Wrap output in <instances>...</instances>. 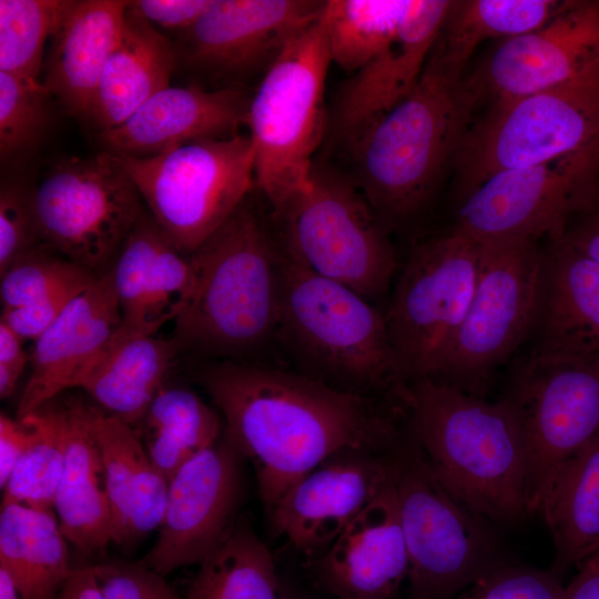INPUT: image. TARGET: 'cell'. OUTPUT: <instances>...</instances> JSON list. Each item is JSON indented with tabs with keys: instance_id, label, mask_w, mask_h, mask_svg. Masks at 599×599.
<instances>
[{
	"instance_id": "7",
	"label": "cell",
	"mask_w": 599,
	"mask_h": 599,
	"mask_svg": "<svg viewBox=\"0 0 599 599\" xmlns=\"http://www.w3.org/2000/svg\"><path fill=\"white\" fill-rule=\"evenodd\" d=\"M331 63L321 16L291 38L250 100L245 125L255 150V184L271 211L309 183L313 156L326 136Z\"/></svg>"
},
{
	"instance_id": "15",
	"label": "cell",
	"mask_w": 599,
	"mask_h": 599,
	"mask_svg": "<svg viewBox=\"0 0 599 599\" xmlns=\"http://www.w3.org/2000/svg\"><path fill=\"white\" fill-rule=\"evenodd\" d=\"M598 193L599 141L557 159L496 173L458 203L453 227L478 241H555Z\"/></svg>"
},
{
	"instance_id": "27",
	"label": "cell",
	"mask_w": 599,
	"mask_h": 599,
	"mask_svg": "<svg viewBox=\"0 0 599 599\" xmlns=\"http://www.w3.org/2000/svg\"><path fill=\"white\" fill-rule=\"evenodd\" d=\"M64 449V471L54 501L60 528L82 554H102L112 541V511L100 449L79 397L51 399Z\"/></svg>"
},
{
	"instance_id": "49",
	"label": "cell",
	"mask_w": 599,
	"mask_h": 599,
	"mask_svg": "<svg viewBox=\"0 0 599 599\" xmlns=\"http://www.w3.org/2000/svg\"><path fill=\"white\" fill-rule=\"evenodd\" d=\"M561 238L599 264V193L570 221Z\"/></svg>"
},
{
	"instance_id": "39",
	"label": "cell",
	"mask_w": 599,
	"mask_h": 599,
	"mask_svg": "<svg viewBox=\"0 0 599 599\" xmlns=\"http://www.w3.org/2000/svg\"><path fill=\"white\" fill-rule=\"evenodd\" d=\"M51 94L41 81L0 71V158L13 164L31 155L51 121Z\"/></svg>"
},
{
	"instance_id": "48",
	"label": "cell",
	"mask_w": 599,
	"mask_h": 599,
	"mask_svg": "<svg viewBox=\"0 0 599 599\" xmlns=\"http://www.w3.org/2000/svg\"><path fill=\"white\" fill-rule=\"evenodd\" d=\"M31 430L23 418L13 420L3 413L0 415V486L4 488L18 460L26 451Z\"/></svg>"
},
{
	"instance_id": "38",
	"label": "cell",
	"mask_w": 599,
	"mask_h": 599,
	"mask_svg": "<svg viewBox=\"0 0 599 599\" xmlns=\"http://www.w3.org/2000/svg\"><path fill=\"white\" fill-rule=\"evenodd\" d=\"M89 424L106 475L112 541L124 545L131 493L149 457L135 429L123 420L89 405Z\"/></svg>"
},
{
	"instance_id": "34",
	"label": "cell",
	"mask_w": 599,
	"mask_h": 599,
	"mask_svg": "<svg viewBox=\"0 0 599 599\" xmlns=\"http://www.w3.org/2000/svg\"><path fill=\"white\" fill-rule=\"evenodd\" d=\"M564 3L557 0L453 1L438 42L450 58L467 64L483 41L529 33L552 19Z\"/></svg>"
},
{
	"instance_id": "19",
	"label": "cell",
	"mask_w": 599,
	"mask_h": 599,
	"mask_svg": "<svg viewBox=\"0 0 599 599\" xmlns=\"http://www.w3.org/2000/svg\"><path fill=\"white\" fill-rule=\"evenodd\" d=\"M453 1L414 0L393 41L338 89L327 116L332 149L351 153L363 135L416 85Z\"/></svg>"
},
{
	"instance_id": "25",
	"label": "cell",
	"mask_w": 599,
	"mask_h": 599,
	"mask_svg": "<svg viewBox=\"0 0 599 599\" xmlns=\"http://www.w3.org/2000/svg\"><path fill=\"white\" fill-rule=\"evenodd\" d=\"M529 353L599 355V264L562 238L547 241Z\"/></svg>"
},
{
	"instance_id": "50",
	"label": "cell",
	"mask_w": 599,
	"mask_h": 599,
	"mask_svg": "<svg viewBox=\"0 0 599 599\" xmlns=\"http://www.w3.org/2000/svg\"><path fill=\"white\" fill-rule=\"evenodd\" d=\"M564 599H599V552L578 567L577 575L565 586Z\"/></svg>"
},
{
	"instance_id": "45",
	"label": "cell",
	"mask_w": 599,
	"mask_h": 599,
	"mask_svg": "<svg viewBox=\"0 0 599 599\" xmlns=\"http://www.w3.org/2000/svg\"><path fill=\"white\" fill-rule=\"evenodd\" d=\"M88 286L70 287L26 306L2 308L0 321L4 322L23 341H35Z\"/></svg>"
},
{
	"instance_id": "37",
	"label": "cell",
	"mask_w": 599,
	"mask_h": 599,
	"mask_svg": "<svg viewBox=\"0 0 599 599\" xmlns=\"http://www.w3.org/2000/svg\"><path fill=\"white\" fill-rule=\"evenodd\" d=\"M72 0H0V71L40 81L43 48Z\"/></svg>"
},
{
	"instance_id": "23",
	"label": "cell",
	"mask_w": 599,
	"mask_h": 599,
	"mask_svg": "<svg viewBox=\"0 0 599 599\" xmlns=\"http://www.w3.org/2000/svg\"><path fill=\"white\" fill-rule=\"evenodd\" d=\"M408 571L392 474L374 500L314 560L313 573L338 599H392Z\"/></svg>"
},
{
	"instance_id": "18",
	"label": "cell",
	"mask_w": 599,
	"mask_h": 599,
	"mask_svg": "<svg viewBox=\"0 0 599 599\" xmlns=\"http://www.w3.org/2000/svg\"><path fill=\"white\" fill-rule=\"evenodd\" d=\"M599 64V0L565 1L542 27L500 42L466 85L477 106L507 103L566 83Z\"/></svg>"
},
{
	"instance_id": "6",
	"label": "cell",
	"mask_w": 599,
	"mask_h": 599,
	"mask_svg": "<svg viewBox=\"0 0 599 599\" xmlns=\"http://www.w3.org/2000/svg\"><path fill=\"white\" fill-rule=\"evenodd\" d=\"M390 461L409 559L408 599H455L507 564L489 521L437 478L407 426Z\"/></svg>"
},
{
	"instance_id": "52",
	"label": "cell",
	"mask_w": 599,
	"mask_h": 599,
	"mask_svg": "<svg viewBox=\"0 0 599 599\" xmlns=\"http://www.w3.org/2000/svg\"><path fill=\"white\" fill-rule=\"evenodd\" d=\"M0 599H22L16 581L3 566H0Z\"/></svg>"
},
{
	"instance_id": "20",
	"label": "cell",
	"mask_w": 599,
	"mask_h": 599,
	"mask_svg": "<svg viewBox=\"0 0 599 599\" xmlns=\"http://www.w3.org/2000/svg\"><path fill=\"white\" fill-rule=\"evenodd\" d=\"M390 450H347L326 459L268 512L274 530L298 552L321 556L390 479Z\"/></svg>"
},
{
	"instance_id": "28",
	"label": "cell",
	"mask_w": 599,
	"mask_h": 599,
	"mask_svg": "<svg viewBox=\"0 0 599 599\" xmlns=\"http://www.w3.org/2000/svg\"><path fill=\"white\" fill-rule=\"evenodd\" d=\"M176 68L173 41L125 12L97 92L91 123L98 133L120 125L152 95L169 88Z\"/></svg>"
},
{
	"instance_id": "33",
	"label": "cell",
	"mask_w": 599,
	"mask_h": 599,
	"mask_svg": "<svg viewBox=\"0 0 599 599\" xmlns=\"http://www.w3.org/2000/svg\"><path fill=\"white\" fill-rule=\"evenodd\" d=\"M273 556L245 522H236L201 564L186 599H282Z\"/></svg>"
},
{
	"instance_id": "5",
	"label": "cell",
	"mask_w": 599,
	"mask_h": 599,
	"mask_svg": "<svg viewBox=\"0 0 599 599\" xmlns=\"http://www.w3.org/2000/svg\"><path fill=\"white\" fill-rule=\"evenodd\" d=\"M281 250L274 342L295 370L349 393L398 396L404 384L384 311Z\"/></svg>"
},
{
	"instance_id": "13",
	"label": "cell",
	"mask_w": 599,
	"mask_h": 599,
	"mask_svg": "<svg viewBox=\"0 0 599 599\" xmlns=\"http://www.w3.org/2000/svg\"><path fill=\"white\" fill-rule=\"evenodd\" d=\"M515 361L500 398L522 433L527 512L532 515L560 468L599 433V355L528 352Z\"/></svg>"
},
{
	"instance_id": "21",
	"label": "cell",
	"mask_w": 599,
	"mask_h": 599,
	"mask_svg": "<svg viewBox=\"0 0 599 599\" xmlns=\"http://www.w3.org/2000/svg\"><path fill=\"white\" fill-rule=\"evenodd\" d=\"M122 326L112 270L99 275L34 342L31 374L18 405L29 415L79 387Z\"/></svg>"
},
{
	"instance_id": "29",
	"label": "cell",
	"mask_w": 599,
	"mask_h": 599,
	"mask_svg": "<svg viewBox=\"0 0 599 599\" xmlns=\"http://www.w3.org/2000/svg\"><path fill=\"white\" fill-rule=\"evenodd\" d=\"M182 349L172 336L133 335L121 328L90 368L82 388L109 415L135 428Z\"/></svg>"
},
{
	"instance_id": "53",
	"label": "cell",
	"mask_w": 599,
	"mask_h": 599,
	"mask_svg": "<svg viewBox=\"0 0 599 599\" xmlns=\"http://www.w3.org/2000/svg\"><path fill=\"white\" fill-rule=\"evenodd\" d=\"M282 599H300V598H297V597H292V596H290V595L283 592Z\"/></svg>"
},
{
	"instance_id": "42",
	"label": "cell",
	"mask_w": 599,
	"mask_h": 599,
	"mask_svg": "<svg viewBox=\"0 0 599 599\" xmlns=\"http://www.w3.org/2000/svg\"><path fill=\"white\" fill-rule=\"evenodd\" d=\"M565 586L552 571L505 564L458 599H564Z\"/></svg>"
},
{
	"instance_id": "24",
	"label": "cell",
	"mask_w": 599,
	"mask_h": 599,
	"mask_svg": "<svg viewBox=\"0 0 599 599\" xmlns=\"http://www.w3.org/2000/svg\"><path fill=\"white\" fill-rule=\"evenodd\" d=\"M122 315V329L151 336L174 322L194 283L189 256L165 237L144 209L111 267Z\"/></svg>"
},
{
	"instance_id": "16",
	"label": "cell",
	"mask_w": 599,
	"mask_h": 599,
	"mask_svg": "<svg viewBox=\"0 0 599 599\" xmlns=\"http://www.w3.org/2000/svg\"><path fill=\"white\" fill-rule=\"evenodd\" d=\"M325 1L209 0L174 48L177 68L220 88H243L263 74L298 31L316 21Z\"/></svg>"
},
{
	"instance_id": "4",
	"label": "cell",
	"mask_w": 599,
	"mask_h": 599,
	"mask_svg": "<svg viewBox=\"0 0 599 599\" xmlns=\"http://www.w3.org/2000/svg\"><path fill=\"white\" fill-rule=\"evenodd\" d=\"M281 244L248 196L189 255L194 283L174 321L182 353L238 359L274 342Z\"/></svg>"
},
{
	"instance_id": "17",
	"label": "cell",
	"mask_w": 599,
	"mask_h": 599,
	"mask_svg": "<svg viewBox=\"0 0 599 599\" xmlns=\"http://www.w3.org/2000/svg\"><path fill=\"white\" fill-rule=\"evenodd\" d=\"M241 455L230 438L221 437L174 475L155 545L142 564L165 576L201 564L219 548L236 525L243 497Z\"/></svg>"
},
{
	"instance_id": "8",
	"label": "cell",
	"mask_w": 599,
	"mask_h": 599,
	"mask_svg": "<svg viewBox=\"0 0 599 599\" xmlns=\"http://www.w3.org/2000/svg\"><path fill=\"white\" fill-rule=\"evenodd\" d=\"M283 250L376 304L398 270L388 230L349 176L314 164L308 185L271 211Z\"/></svg>"
},
{
	"instance_id": "2",
	"label": "cell",
	"mask_w": 599,
	"mask_h": 599,
	"mask_svg": "<svg viewBox=\"0 0 599 599\" xmlns=\"http://www.w3.org/2000/svg\"><path fill=\"white\" fill-rule=\"evenodd\" d=\"M466 67L436 40L413 90L348 154L352 181L387 230L425 210L469 129L477 105Z\"/></svg>"
},
{
	"instance_id": "11",
	"label": "cell",
	"mask_w": 599,
	"mask_h": 599,
	"mask_svg": "<svg viewBox=\"0 0 599 599\" xmlns=\"http://www.w3.org/2000/svg\"><path fill=\"white\" fill-rule=\"evenodd\" d=\"M599 141V64L560 85L491 105L454 158L458 203L498 172L580 151Z\"/></svg>"
},
{
	"instance_id": "47",
	"label": "cell",
	"mask_w": 599,
	"mask_h": 599,
	"mask_svg": "<svg viewBox=\"0 0 599 599\" xmlns=\"http://www.w3.org/2000/svg\"><path fill=\"white\" fill-rule=\"evenodd\" d=\"M27 363L23 339L0 321V397L8 398L14 390Z\"/></svg>"
},
{
	"instance_id": "46",
	"label": "cell",
	"mask_w": 599,
	"mask_h": 599,
	"mask_svg": "<svg viewBox=\"0 0 599 599\" xmlns=\"http://www.w3.org/2000/svg\"><path fill=\"white\" fill-rule=\"evenodd\" d=\"M207 2L209 0H134L129 1L125 12L154 27L173 29L180 33L194 22Z\"/></svg>"
},
{
	"instance_id": "31",
	"label": "cell",
	"mask_w": 599,
	"mask_h": 599,
	"mask_svg": "<svg viewBox=\"0 0 599 599\" xmlns=\"http://www.w3.org/2000/svg\"><path fill=\"white\" fill-rule=\"evenodd\" d=\"M65 540L51 510L1 505L0 566L22 599H55L73 569Z\"/></svg>"
},
{
	"instance_id": "26",
	"label": "cell",
	"mask_w": 599,
	"mask_h": 599,
	"mask_svg": "<svg viewBox=\"0 0 599 599\" xmlns=\"http://www.w3.org/2000/svg\"><path fill=\"white\" fill-rule=\"evenodd\" d=\"M129 1L72 0L44 62L42 84L70 115L91 122L99 83Z\"/></svg>"
},
{
	"instance_id": "44",
	"label": "cell",
	"mask_w": 599,
	"mask_h": 599,
	"mask_svg": "<svg viewBox=\"0 0 599 599\" xmlns=\"http://www.w3.org/2000/svg\"><path fill=\"white\" fill-rule=\"evenodd\" d=\"M169 484L150 459L143 464L130 497L124 545L161 526L167 504Z\"/></svg>"
},
{
	"instance_id": "14",
	"label": "cell",
	"mask_w": 599,
	"mask_h": 599,
	"mask_svg": "<svg viewBox=\"0 0 599 599\" xmlns=\"http://www.w3.org/2000/svg\"><path fill=\"white\" fill-rule=\"evenodd\" d=\"M42 242L95 275L109 271L142 211V197L115 154L57 163L34 189Z\"/></svg>"
},
{
	"instance_id": "12",
	"label": "cell",
	"mask_w": 599,
	"mask_h": 599,
	"mask_svg": "<svg viewBox=\"0 0 599 599\" xmlns=\"http://www.w3.org/2000/svg\"><path fill=\"white\" fill-rule=\"evenodd\" d=\"M544 246L529 238L481 241L474 294L437 378L484 397L496 373L529 341L540 300Z\"/></svg>"
},
{
	"instance_id": "35",
	"label": "cell",
	"mask_w": 599,
	"mask_h": 599,
	"mask_svg": "<svg viewBox=\"0 0 599 599\" xmlns=\"http://www.w3.org/2000/svg\"><path fill=\"white\" fill-rule=\"evenodd\" d=\"M414 0H328L322 19L331 62L356 72L397 35Z\"/></svg>"
},
{
	"instance_id": "40",
	"label": "cell",
	"mask_w": 599,
	"mask_h": 599,
	"mask_svg": "<svg viewBox=\"0 0 599 599\" xmlns=\"http://www.w3.org/2000/svg\"><path fill=\"white\" fill-rule=\"evenodd\" d=\"M53 252L41 244L1 274L2 308L26 306L70 287L88 286L99 276Z\"/></svg>"
},
{
	"instance_id": "9",
	"label": "cell",
	"mask_w": 599,
	"mask_h": 599,
	"mask_svg": "<svg viewBox=\"0 0 599 599\" xmlns=\"http://www.w3.org/2000/svg\"><path fill=\"white\" fill-rule=\"evenodd\" d=\"M480 256L481 241L453 226L409 253L384 311L403 384L439 376L470 304Z\"/></svg>"
},
{
	"instance_id": "22",
	"label": "cell",
	"mask_w": 599,
	"mask_h": 599,
	"mask_svg": "<svg viewBox=\"0 0 599 599\" xmlns=\"http://www.w3.org/2000/svg\"><path fill=\"white\" fill-rule=\"evenodd\" d=\"M250 100L244 88L170 85L97 138L103 150L113 154L154 156L186 143L238 134V128L246 123Z\"/></svg>"
},
{
	"instance_id": "51",
	"label": "cell",
	"mask_w": 599,
	"mask_h": 599,
	"mask_svg": "<svg viewBox=\"0 0 599 599\" xmlns=\"http://www.w3.org/2000/svg\"><path fill=\"white\" fill-rule=\"evenodd\" d=\"M55 599H104L92 566L73 568Z\"/></svg>"
},
{
	"instance_id": "43",
	"label": "cell",
	"mask_w": 599,
	"mask_h": 599,
	"mask_svg": "<svg viewBox=\"0 0 599 599\" xmlns=\"http://www.w3.org/2000/svg\"><path fill=\"white\" fill-rule=\"evenodd\" d=\"M92 569L104 599H181L164 576L142 562L108 561Z\"/></svg>"
},
{
	"instance_id": "32",
	"label": "cell",
	"mask_w": 599,
	"mask_h": 599,
	"mask_svg": "<svg viewBox=\"0 0 599 599\" xmlns=\"http://www.w3.org/2000/svg\"><path fill=\"white\" fill-rule=\"evenodd\" d=\"M134 429L144 438L151 464L169 483L185 463L211 447L223 433L219 413L196 393L165 386Z\"/></svg>"
},
{
	"instance_id": "30",
	"label": "cell",
	"mask_w": 599,
	"mask_h": 599,
	"mask_svg": "<svg viewBox=\"0 0 599 599\" xmlns=\"http://www.w3.org/2000/svg\"><path fill=\"white\" fill-rule=\"evenodd\" d=\"M538 514L552 538L557 576L599 552V433L560 468Z\"/></svg>"
},
{
	"instance_id": "1",
	"label": "cell",
	"mask_w": 599,
	"mask_h": 599,
	"mask_svg": "<svg viewBox=\"0 0 599 599\" xmlns=\"http://www.w3.org/2000/svg\"><path fill=\"white\" fill-rule=\"evenodd\" d=\"M195 379L252 461L267 512L305 475L347 450L389 451L403 437L398 396L345 392L295 369L238 359L200 366Z\"/></svg>"
},
{
	"instance_id": "10",
	"label": "cell",
	"mask_w": 599,
	"mask_h": 599,
	"mask_svg": "<svg viewBox=\"0 0 599 599\" xmlns=\"http://www.w3.org/2000/svg\"><path fill=\"white\" fill-rule=\"evenodd\" d=\"M170 243L189 256L255 184L250 135L206 139L149 158L115 154Z\"/></svg>"
},
{
	"instance_id": "3",
	"label": "cell",
	"mask_w": 599,
	"mask_h": 599,
	"mask_svg": "<svg viewBox=\"0 0 599 599\" xmlns=\"http://www.w3.org/2000/svg\"><path fill=\"white\" fill-rule=\"evenodd\" d=\"M406 425L437 478L489 522L527 512V458L509 405L422 378L399 392Z\"/></svg>"
},
{
	"instance_id": "36",
	"label": "cell",
	"mask_w": 599,
	"mask_h": 599,
	"mask_svg": "<svg viewBox=\"0 0 599 599\" xmlns=\"http://www.w3.org/2000/svg\"><path fill=\"white\" fill-rule=\"evenodd\" d=\"M30 443L3 490L1 505L51 510L64 471L62 436L51 400L23 417Z\"/></svg>"
},
{
	"instance_id": "41",
	"label": "cell",
	"mask_w": 599,
	"mask_h": 599,
	"mask_svg": "<svg viewBox=\"0 0 599 599\" xmlns=\"http://www.w3.org/2000/svg\"><path fill=\"white\" fill-rule=\"evenodd\" d=\"M34 189L22 182L2 183L0 191V275L39 245Z\"/></svg>"
}]
</instances>
